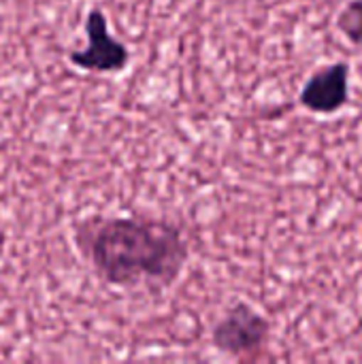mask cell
<instances>
[{"instance_id":"6da1fadb","label":"cell","mask_w":362,"mask_h":364,"mask_svg":"<svg viewBox=\"0 0 362 364\" xmlns=\"http://www.w3.org/2000/svg\"><path fill=\"white\" fill-rule=\"evenodd\" d=\"M73 243L105 284L124 290L169 288L190 260L183 228L149 215H85L73 224Z\"/></svg>"},{"instance_id":"7a4b0ae2","label":"cell","mask_w":362,"mask_h":364,"mask_svg":"<svg viewBox=\"0 0 362 364\" xmlns=\"http://www.w3.org/2000/svg\"><path fill=\"white\" fill-rule=\"evenodd\" d=\"M87 43L81 49L68 53V62L83 70L96 75H119L130 64V49L122 43L109 28V17L102 9L92 6L85 17Z\"/></svg>"},{"instance_id":"3957f363","label":"cell","mask_w":362,"mask_h":364,"mask_svg":"<svg viewBox=\"0 0 362 364\" xmlns=\"http://www.w3.org/2000/svg\"><path fill=\"white\" fill-rule=\"evenodd\" d=\"M269 337V322L250 305L237 303L230 307L211 331L215 350L233 358H247L258 354Z\"/></svg>"},{"instance_id":"277c9868","label":"cell","mask_w":362,"mask_h":364,"mask_svg":"<svg viewBox=\"0 0 362 364\" xmlns=\"http://www.w3.org/2000/svg\"><path fill=\"white\" fill-rule=\"evenodd\" d=\"M348 100V66L333 64L316 73L301 92V102L314 113H333Z\"/></svg>"},{"instance_id":"5b68a950","label":"cell","mask_w":362,"mask_h":364,"mask_svg":"<svg viewBox=\"0 0 362 364\" xmlns=\"http://www.w3.org/2000/svg\"><path fill=\"white\" fill-rule=\"evenodd\" d=\"M337 23H339V30H341L354 45H361L362 47V0L350 2V4L341 11Z\"/></svg>"}]
</instances>
